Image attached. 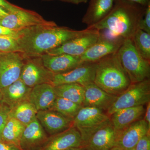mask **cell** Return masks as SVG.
<instances>
[{"instance_id": "cell-1", "label": "cell", "mask_w": 150, "mask_h": 150, "mask_svg": "<svg viewBox=\"0 0 150 150\" xmlns=\"http://www.w3.org/2000/svg\"><path fill=\"white\" fill-rule=\"evenodd\" d=\"M91 30H75L57 25H37L18 31L16 40L21 53L25 56L39 57Z\"/></svg>"}, {"instance_id": "cell-2", "label": "cell", "mask_w": 150, "mask_h": 150, "mask_svg": "<svg viewBox=\"0 0 150 150\" xmlns=\"http://www.w3.org/2000/svg\"><path fill=\"white\" fill-rule=\"evenodd\" d=\"M146 8L126 0H115L112 10L107 16L86 28L98 31L107 30L112 35L123 39H132L138 29Z\"/></svg>"}, {"instance_id": "cell-3", "label": "cell", "mask_w": 150, "mask_h": 150, "mask_svg": "<svg viewBox=\"0 0 150 150\" xmlns=\"http://www.w3.org/2000/svg\"><path fill=\"white\" fill-rule=\"evenodd\" d=\"M94 83L112 95L118 96L129 87L131 81L116 53L96 62Z\"/></svg>"}, {"instance_id": "cell-4", "label": "cell", "mask_w": 150, "mask_h": 150, "mask_svg": "<svg viewBox=\"0 0 150 150\" xmlns=\"http://www.w3.org/2000/svg\"><path fill=\"white\" fill-rule=\"evenodd\" d=\"M116 54L131 83L150 79V61L139 54L132 39H125Z\"/></svg>"}, {"instance_id": "cell-5", "label": "cell", "mask_w": 150, "mask_h": 150, "mask_svg": "<svg viewBox=\"0 0 150 150\" xmlns=\"http://www.w3.org/2000/svg\"><path fill=\"white\" fill-rule=\"evenodd\" d=\"M110 122V117L96 108L82 106L73 120L80 133L83 146L95 132Z\"/></svg>"}, {"instance_id": "cell-6", "label": "cell", "mask_w": 150, "mask_h": 150, "mask_svg": "<svg viewBox=\"0 0 150 150\" xmlns=\"http://www.w3.org/2000/svg\"><path fill=\"white\" fill-rule=\"evenodd\" d=\"M150 100V79L131 83L125 91L117 96L107 110L110 117L114 112L124 108L137 107L147 104Z\"/></svg>"}, {"instance_id": "cell-7", "label": "cell", "mask_w": 150, "mask_h": 150, "mask_svg": "<svg viewBox=\"0 0 150 150\" xmlns=\"http://www.w3.org/2000/svg\"><path fill=\"white\" fill-rule=\"evenodd\" d=\"M97 41L82 56L81 62L96 63L104 57L117 53L125 39L112 35L107 30H100Z\"/></svg>"}, {"instance_id": "cell-8", "label": "cell", "mask_w": 150, "mask_h": 150, "mask_svg": "<svg viewBox=\"0 0 150 150\" xmlns=\"http://www.w3.org/2000/svg\"><path fill=\"white\" fill-rule=\"evenodd\" d=\"M0 25L16 31L37 25H56L54 22L48 21L34 11L21 8L9 12L0 19Z\"/></svg>"}, {"instance_id": "cell-9", "label": "cell", "mask_w": 150, "mask_h": 150, "mask_svg": "<svg viewBox=\"0 0 150 150\" xmlns=\"http://www.w3.org/2000/svg\"><path fill=\"white\" fill-rule=\"evenodd\" d=\"M54 75L43 66L40 56H25L24 64L20 79L27 86L32 88L41 84H51Z\"/></svg>"}, {"instance_id": "cell-10", "label": "cell", "mask_w": 150, "mask_h": 150, "mask_svg": "<svg viewBox=\"0 0 150 150\" xmlns=\"http://www.w3.org/2000/svg\"><path fill=\"white\" fill-rule=\"evenodd\" d=\"M24 61L20 52L0 53V90L20 79Z\"/></svg>"}, {"instance_id": "cell-11", "label": "cell", "mask_w": 150, "mask_h": 150, "mask_svg": "<svg viewBox=\"0 0 150 150\" xmlns=\"http://www.w3.org/2000/svg\"><path fill=\"white\" fill-rule=\"evenodd\" d=\"M96 66V62L84 63L67 72L54 74L51 84L75 83L85 86L94 82Z\"/></svg>"}, {"instance_id": "cell-12", "label": "cell", "mask_w": 150, "mask_h": 150, "mask_svg": "<svg viewBox=\"0 0 150 150\" xmlns=\"http://www.w3.org/2000/svg\"><path fill=\"white\" fill-rule=\"evenodd\" d=\"M99 35L98 30L91 29L88 33L71 39L46 54L50 55L66 54L80 57L97 41Z\"/></svg>"}, {"instance_id": "cell-13", "label": "cell", "mask_w": 150, "mask_h": 150, "mask_svg": "<svg viewBox=\"0 0 150 150\" xmlns=\"http://www.w3.org/2000/svg\"><path fill=\"white\" fill-rule=\"evenodd\" d=\"M150 128L144 119L138 120L117 132L115 146L123 150L134 149L140 139L150 133Z\"/></svg>"}, {"instance_id": "cell-14", "label": "cell", "mask_w": 150, "mask_h": 150, "mask_svg": "<svg viewBox=\"0 0 150 150\" xmlns=\"http://www.w3.org/2000/svg\"><path fill=\"white\" fill-rule=\"evenodd\" d=\"M36 118L49 137L74 126L73 119L49 109L38 111Z\"/></svg>"}, {"instance_id": "cell-15", "label": "cell", "mask_w": 150, "mask_h": 150, "mask_svg": "<svg viewBox=\"0 0 150 150\" xmlns=\"http://www.w3.org/2000/svg\"><path fill=\"white\" fill-rule=\"evenodd\" d=\"M80 133L73 126L67 130L49 136L39 150H65L74 147H82Z\"/></svg>"}, {"instance_id": "cell-16", "label": "cell", "mask_w": 150, "mask_h": 150, "mask_svg": "<svg viewBox=\"0 0 150 150\" xmlns=\"http://www.w3.org/2000/svg\"><path fill=\"white\" fill-rule=\"evenodd\" d=\"M48 137L36 118L25 126L20 141V148L22 150H39L47 142Z\"/></svg>"}, {"instance_id": "cell-17", "label": "cell", "mask_w": 150, "mask_h": 150, "mask_svg": "<svg viewBox=\"0 0 150 150\" xmlns=\"http://www.w3.org/2000/svg\"><path fill=\"white\" fill-rule=\"evenodd\" d=\"M40 57L43 66L54 74L67 72L83 64L79 56L68 54L50 55L45 54Z\"/></svg>"}, {"instance_id": "cell-18", "label": "cell", "mask_w": 150, "mask_h": 150, "mask_svg": "<svg viewBox=\"0 0 150 150\" xmlns=\"http://www.w3.org/2000/svg\"><path fill=\"white\" fill-rule=\"evenodd\" d=\"M84 89L83 107L96 108L107 111L117 97L108 93L94 82L85 86Z\"/></svg>"}, {"instance_id": "cell-19", "label": "cell", "mask_w": 150, "mask_h": 150, "mask_svg": "<svg viewBox=\"0 0 150 150\" xmlns=\"http://www.w3.org/2000/svg\"><path fill=\"white\" fill-rule=\"evenodd\" d=\"M117 132L110 122L94 133L82 148L86 150H109L115 146Z\"/></svg>"}, {"instance_id": "cell-20", "label": "cell", "mask_w": 150, "mask_h": 150, "mask_svg": "<svg viewBox=\"0 0 150 150\" xmlns=\"http://www.w3.org/2000/svg\"><path fill=\"white\" fill-rule=\"evenodd\" d=\"M31 88L18 79L6 87L0 90L1 102L11 110L20 103L28 100Z\"/></svg>"}, {"instance_id": "cell-21", "label": "cell", "mask_w": 150, "mask_h": 150, "mask_svg": "<svg viewBox=\"0 0 150 150\" xmlns=\"http://www.w3.org/2000/svg\"><path fill=\"white\" fill-rule=\"evenodd\" d=\"M57 97L54 86L43 83L32 88L28 100L38 111L50 109Z\"/></svg>"}, {"instance_id": "cell-22", "label": "cell", "mask_w": 150, "mask_h": 150, "mask_svg": "<svg viewBox=\"0 0 150 150\" xmlns=\"http://www.w3.org/2000/svg\"><path fill=\"white\" fill-rule=\"evenodd\" d=\"M88 8L83 18L87 27L96 24L107 16L113 7L115 0H89Z\"/></svg>"}, {"instance_id": "cell-23", "label": "cell", "mask_w": 150, "mask_h": 150, "mask_svg": "<svg viewBox=\"0 0 150 150\" xmlns=\"http://www.w3.org/2000/svg\"><path fill=\"white\" fill-rule=\"evenodd\" d=\"M145 110L144 105L121 109L110 115V122L117 132L122 131L132 123L142 119Z\"/></svg>"}, {"instance_id": "cell-24", "label": "cell", "mask_w": 150, "mask_h": 150, "mask_svg": "<svg viewBox=\"0 0 150 150\" xmlns=\"http://www.w3.org/2000/svg\"><path fill=\"white\" fill-rule=\"evenodd\" d=\"M57 97L63 98L82 106L84 86L78 84H64L54 86Z\"/></svg>"}, {"instance_id": "cell-25", "label": "cell", "mask_w": 150, "mask_h": 150, "mask_svg": "<svg viewBox=\"0 0 150 150\" xmlns=\"http://www.w3.org/2000/svg\"><path fill=\"white\" fill-rule=\"evenodd\" d=\"M25 128L24 125L9 116L3 130L1 142L12 144L20 148V141Z\"/></svg>"}, {"instance_id": "cell-26", "label": "cell", "mask_w": 150, "mask_h": 150, "mask_svg": "<svg viewBox=\"0 0 150 150\" xmlns=\"http://www.w3.org/2000/svg\"><path fill=\"white\" fill-rule=\"evenodd\" d=\"M38 110L28 100L19 103L10 110V117L16 119L26 126L36 118Z\"/></svg>"}, {"instance_id": "cell-27", "label": "cell", "mask_w": 150, "mask_h": 150, "mask_svg": "<svg viewBox=\"0 0 150 150\" xmlns=\"http://www.w3.org/2000/svg\"><path fill=\"white\" fill-rule=\"evenodd\" d=\"M82 106L62 97H57L49 110L56 111L74 120Z\"/></svg>"}, {"instance_id": "cell-28", "label": "cell", "mask_w": 150, "mask_h": 150, "mask_svg": "<svg viewBox=\"0 0 150 150\" xmlns=\"http://www.w3.org/2000/svg\"><path fill=\"white\" fill-rule=\"evenodd\" d=\"M134 46L144 59L150 61V34L138 29L132 38Z\"/></svg>"}, {"instance_id": "cell-29", "label": "cell", "mask_w": 150, "mask_h": 150, "mask_svg": "<svg viewBox=\"0 0 150 150\" xmlns=\"http://www.w3.org/2000/svg\"><path fill=\"white\" fill-rule=\"evenodd\" d=\"M20 52L18 43L14 38L0 35V53Z\"/></svg>"}, {"instance_id": "cell-30", "label": "cell", "mask_w": 150, "mask_h": 150, "mask_svg": "<svg viewBox=\"0 0 150 150\" xmlns=\"http://www.w3.org/2000/svg\"><path fill=\"white\" fill-rule=\"evenodd\" d=\"M138 29L150 34V4L146 7L144 13L139 23Z\"/></svg>"}, {"instance_id": "cell-31", "label": "cell", "mask_w": 150, "mask_h": 150, "mask_svg": "<svg viewBox=\"0 0 150 150\" xmlns=\"http://www.w3.org/2000/svg\"><path fill=\"white\" fill-rule=\"evenodd\" d=\"M10 111V109L6 105L3 103L0 105V142H1L3 129L9 117Z\"/></svg>"}, {"instance_id": "cell-32", "label": "cell", "mask_w": 150, "mask_h": 150, "mask_svg": "<svg viewBox=\"0 0 150 150\" xmlns=\"http://www.w3.org/2000/svg\"><path fill=\"white\" fill-rule=\"evenodd\" d=\"M136 150H150V134H146L140 139L134 148Z\"/></svg>"}, {"instance_id": "cell-33", "label": "cell", "mask_w": 150, "mask_h": 150, "mask_svg": "<svg viewBox=\"0 0 150 150\" xmlns=\"http://www.w3.org/2000/svg\"><path fill=\"white\" fill-rule=\"evenodd\" d=\"M0 6L8 12H13L21 8L20 7L11 4L6 0H0Z\"/></svg>"}, {"instance_id": "cell-34", "label": "cell", "mask_w": 150, "mask_h": 150, "mask_svg": "<svg viewBox=\"0 0 150 150\" xmlns=\"http://www.w3.org/2000/svg\"><path fill=\"white\" fill-rule=\"evenodd\" d=\"M18 31H16L0 25V35H6L14 38L16 39Z\"/></svg>"}, {"instance_id": "cell-35", "label": "cell", "mask_w": 150, "mask_h": 150, "mask_svg": "<svg viewBox=\"0 0 150 150\" xmlns=\"http://www.w3.org/2000/svg\"><path fill=\"white\" fill-rule=\"evenodd\" d=\"M0 150H22L15 145L0 142Z\"/></svg>"}, {"instance_id": "cell-36", "label": "cell", "mask_w": 150, "mask_h": 150, "mask_svg": "<svg viewBox=\"0 0 150 150\" xmlns=\"http://www.w3.org/2000/svg\"><path fill=\"white\" fill-rule=\"evenodd\" d=\"M130 2L146 7L150 4V0H126Z\"/></svg>"}, {"instance_id": "cell-37", "label": "cell", "mask_w": 150, "mask_h": 150, "mask_svg": "<svg viewBox=\"0 0 150 150\" xmlns=\"http://www.w3.org/2000/svg\"><path fill=\"white\" fill-rule=\"evenodd\" d=\"M44 1H59L79 5L80 4H85L88 2L89 0H43Z\"/></svg>"}, {"instance_id": "cell-38", "label": "cell", "mask_w": 150, "mask_h": 150, "mask_svg": "<svg viewBox=\"0 0 150 150\" xmlns=\"http://www.w3.org/2000/svg\"><path fill=\"white\" fill-rule=\"evenodd\" d=\"M145 119L144 120L147 123L148 126L150 128V103L149 102L147 105L146 109L145 110Z\"/></svg>"}, {"instance_id": "cell-39", "label": "cell", "mask_w": 150, "mask_h": 150, "mask_svg": "<svg viewBox=\"0 0 150 150\" xmlns=\"http://www.w3.org/2000/svg\"><path fill=\"white\" fill-rule=\"evenodd\" d=\"M9 12L0 6V16L4 17L8 14Z\"/></svg>"}, {"instance_id": "cell-40", "label": "cell", "mask_w": 150, "mask_h": 150, "mask_svg": "<svg viewBox=\"0 0 150 150\" xmlns=\"http://www.w3.org/2000/svg\"><path fill=\"white\" fill-rule=\"evenodd\" d=\"M65 150H86L82 147H74L67 149Z\"/></svg>"}, {"instance_id": "cell-41", "label": "cell", "mask_w": 150, "mask_h": 150, "mask_svg": "<svg viewBox=\"0 0 150 150\" xmlns=\"http://www.w3.org/2000/svg\"><path fill=\"white\" fill-rule=\"evenodd\" d=\"M123 150L121 148L118 147V146H114L113 147V148H112V149H110V150Z\"/></svg>"}, {"instance_id": "cell-42", "label": "cell", "mask_w": 150, "mask_h": 150, "mask_svg": "<svg viewBox=\"0 0 150 150\" xmlns=\"http://www.w3.org/2000/svg\"><path fill=\"white\" fill-rule=\"evenodd\" d=\"M2 103L1 100V96H0V105L2 104Z\"/></svg>"}, {"instance_id": "cell-43", "label": "cell", "mask_w": 150, "mask_h": 150, "mask_svg": "<svg viewBox=\"0 0 150 150\" xmlns=\"http://www.w3.org/2000/svg\"><path fill=\"white\" fill-rule=\"evenodd\" d=\"M129 150H135V149H134H134H130Z\"/></svg>"}, {"instance_id": "cell-44", "label": "cell", "mask_w": 150, "mask_h": 150, "mask_svg": "<svg viewBox=\"0 0 150 150\" xmlns=\"http://www.w3.org/2000/svg\"><path fill=\"white\" fill-rule=\"evenodd\" d=\"M2 17H3L0 16V19H1V18H2Z\"/></svg>"}]
</instances>
